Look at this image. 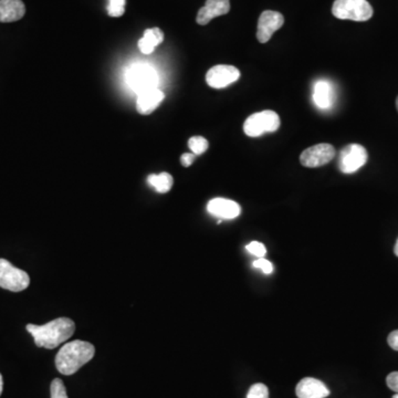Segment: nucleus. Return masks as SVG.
Returning a JSON list of instances; mask_svg holds the SVG:
<instances>
[{
  "label": "nucleus",
  "mask_w": 398,
  "mask_h": 398,
  "mask_svg": "<svg viewBox=\"0 0 398 398\" xmlns=\"http://www.w3.org/2000/svg\"><path fill=\"white\" fill-rule=\"evenodd\" d=\"M26 329L33 335L37 347L52 349L74 335L76 324L69 317H58L44 325L28 324Z\"/></svg>",
  "instance_id": "nucleus-1"
},
{
  "label": "nucleus",
  "mask_w": 398,
  "mask_h": 398,
  "mask_svg": "<svg viewBox=\"0 0 398 398\" xmlns=\"http://www.w3.org/2000/svg\"><path fill=\"white\" fill-rule=\"evenodd\" d=\"M95 354V349L89 342H70L63 345L56 356V367L63 375H72L82 366L89 363Z\"/></svg>",
  "instance_id": "nucleus-2"
},
{
  "label": "nucleus",
  "mask_w": 398,
  "mask_h": 398,
  "mask_svg": "<svg viewBox=\"0 0 398 398\" xmlns=\"http://www.w3.org/2000/svg\"><path fill=\"white\" fill-rule=\"evenodd\" d=\"M373 8L367 0H335L332 14L338 19L367 22L373 16Z\"/></svg>",
  "instance_id": "nucleus-3"
},
{
  "label": "nucleus",
  "mask_w": 398,
  "mask_h": 398,
  "mask_svg": "<svg viewBox=\"0 0 398 398\" xmlns=\"http://www.w3.org/2000/svg\"><path fill=\"white\" fill-rule=\"evenodd\" d=\"M126 81L134 92L138 95L149 90L156 89L158 85V74L153 67L149 65H134L126 74Z\"/></svg>",
  "instance_id": "nucleus-4"
},
{
  "label": "nucleus",
  "mask_w": 398,
  "mask_h": 398,
  "mask_svg": "<svg viewBox=\"0 0 398 398\" xmlns=\"http://www.w3.org/2000/svg\"><path fill=\"white\" fill-rule=\"evenodd\" d=\"M279 128L280 117L274 111L251 114L244 124V133L250 138H257L263 135V133L276 132Z\"/></svg>",
  "instance_id": "nucleus-5"
},
{
  "label": "nucleus",
  "mask_w": 398,
  "mask_h": 398,
  "mask_svg": "<svg viewBox=\"0 0 398 398\" xmlns=\"http://www.w3.org/2000/svg\"><path fill=\"white\" fill-rule=\"evenodd\" d=\"M30 278L26 271L11 265L6 259H0V288L11 292H20L29 287Z\"/></svg>",
  "instance_id": "nucleus-6"
},
{
  "label": "nucleus",
  "mask_w": 398,
  "mask_h": 398,
  "mask_svg": "<svg viewBox=\"0 0 398 398\" xmlns=\"http://www.w3.org/2000/svg\"><path fill=\"white\" fill-rule=\"evenodd\" d=\"M367 152L360 144H349L340 153L339 168L342 173L353 174L367 162Z\"/></svg>",
  "instance_id": "nucleus-7"
},
{
  "label": "nucleus",
  "mask_w": 398,
  "mask_h": 398,
  "mask_svg": "<svg viewBox=\"0 0 398 398\" xmlns=\"http://www.w3.org/2000/svg\"><path fill=\"white\" fill-rule=\"evenodd\" d=\"M335 156V149L331 144H317L301 154L300 163L304 167L315 168L328 164Z\"/></svg>",
  "instance_id": "nucleus-8"
},
{
  "label": "nucleus",
  "mask_w": 398,
  "mask_h": 398,
  "mask_svg": "<svg viewBox=\"0 0 398 398\" xmlns=\"http://www.w3.org/2000/svg\"><path fill=\"white\" fill-rule=\"evenodd\" d=\"M240 71L233 65H219L209 69L206 74V82L214 89H224L233 82L238 81Z\"/></svg>",
  "instance_id": "nucleus-9"
},
{
  "label": "nucleus",
  "mask_w": 398,
  "mask_h": 398,
  "mask_svg": "<svg viewBox=\"0 0 398 398\" xmlns=\"http://www.w3.org/2000/svg\"><path fill=\"white\" fill-rule=\"evenodd\" d=\"M285 24V18L278 11L265 10L258 22L257 39L260 44H267L276 30Z\"/></svg>",
  "instance_id": "nucleus-10"
},
{
  "label": "nucleus",
  "mask_w": 398,
  "mask_h": 398,
  "mask_svg": "<svg viewBox=\"0 0 398 398\" xmlns=\"http://www.w3.org/2000/svg\"><path fill=\"white\" fill-rule=\"evenodd\" d=\"M207 210L219 219H235L241 214L239 204L226 198H214L207 205Z\"/></svg>",
  "instance_id": "nucleus-11"
},
{
  "label": "nucleus",
  "mask_w": 398,
  "mask_h": 398,
  "mask_svg": "<svg viewBox=\"0 0 398 398\" xmlns=\"http://www.w3.org/2000/svg\"><path fill=\"white\" fill-rule=\"evenodd\" d=\"M231 11L229 0H207L203 8L197 14V24L206 26L216 17L224 16Z\"/></svg>",
  "instance_id": "nucleus-12"
},
{
  "label": "nucleus",
  "mask_w": 398,
  "mask_h": 398,
  "mask_svg": "<svg viewBox=\"0 0 398 398\" xmlns=\"http://www.w3.org/2000/svg\"><path fill=\"white\" fill-rule=\"evenodd\" d=\"M295 394L298 398H325L330 395V390L319 379L306 377L297 385Z\"/></svg>",
  "instance_id": "nucleus-13"
},
{
  "label": "nucleus",
  "mask_w": 398,
  "mask_h": 398,
  "mask_svg": "<svg viewBox=\"0 0 398 398\" xmlns=\"http://www.w3.org/2000/svg\"><path fill=\"white\" fill-rule=\"evenodd\" d=\"M164 93L158 88L156 89L149 90L147 92L138 95L136 101V108L140 114L149 115L154 112L158 108L162 101L164 100Z\"/></svg>",
  "instance_id": "nucleus-14"
},
{
  "label": "nucleus",
  "mask_w": 398,
  "mask_h": 398,
  "mask_svg": "<svg viewBox=\"0 0 398 398\" xmlns=\"http://www.w3.org/2000/svg\"><path fill=\"white\" fill-rule=\"evenodd\" d=\"M25 14V3L22 0H0V22H18Z\"/></svg>",
  "instance_id": "nucleus-15"
},
{
  "label": "nucleus",
  "mask_w": 398,
  "mask_h": 398,
  "mask_svg": "<svg viewBox=\"0 0 398 398\" xmlns=\"http://www.w3.org/2000/svg\"><path fill=\"white\" fill-rule=\"evenodd\" d=\"M313 101L317 108L326 110L333 106L334 90L332 84L325 80H320L315 84Z\"/></svg>",
  "instance_id": "nucleus-16"
},
{
  "label": "nucleus",
  "mask_w": 398,
  "mask_h": 398,
  "mask_svg": "<svg viewBox=\"0 0 398 398\" xmlns=\"http://www.w3.org/2000/svg\"><path fill=\"white\" fill-rule=\"evenodd\" d=\"M164 40V33L160 28H151L145 30L143 38L138 41V49L142 53L151 54L154 52L155 48L160 46Z\"/></svg>",
  "instance_id": "nucleus-17"
},
{
  "label": "nucleus",
  "mask_w": 398,
  "mask_h": 398,
  "mask_svg": "<svg viewBox=\"0 0 398 398\" xmlns=\"http://www.w3.org/2000/svg\"><path fill=\"white\" fill-rule=\"evenodd\" d=\"M149 184L160 194H165L169 192L173 186V177L171 174L160 173L158 175H149Z\"/></svg>",
  "instance_id": "nucleus-18"
},
{
  "label": "nucleus",
  "mask_w": 398,
  "mask_h": 398,
  "mask_svg": "<svg viewBox=\"0 0 398 398\" xmlns=\"http://www.w3.org/2000/svg\"><path fill=\"white\" fill-rule=\"evenodd\" d=\"M208 141L203 136H194V138H190V141H188V147H190L192 154H204L208 149Z\"/></svg>",
  "instance_id": "nucleus-19"
},
{
  "label": "nucleus",
  "mask_w": 398,
  "mask_h": 398,
  "mask_svg": "<svg viewBox=\"0 0 398 398\" xmlns=\"http://www.w3.org/2000/svg\"><path fill=\"white\" fill-rule=\"evenodd\" d=\"M108 16L110 17H121L125 13V0H108Z\"/></svg>",
  "instance_id": "nucleus-20"
},
{
  "label": "nucleus",
  "mask_w": 398,
  "mask_h": 398,
  "mask_svg": "<svg viewBox=\"0 0 398 398\" xmlns=\"http://www.w3.org/2000/svg\"><path fill=\"white\" fill-rule=\"evenodd\" d=\"M50 396L51 398H68L67 390L61 379H56L52 381L50 385Z\"/></svg>",
  "instance_id": "nucleus-21"
},
{
  "label": "nucleus",
  "mask_w": 398,
  "mask_h": 398,
  "mask_svg": "<svg viewBox=\"0 0 398 398\" xmlns=\"http://www.w3.org/2000/svg\"><path fill=\"white\" fill-rule=\"evenodd\" d=\"M247 398H269L268 388L261 383L252 385L249 392L247 394Z\"/></svg>",
  "instance_id": "nucleus-22"
},
{
  "label": "nucleus",
  "mask_w": 398,
  "mask_h": 398,
  "mask_svg": "<svg viewBox=\"0 0 398 398\" xmlns=\"http://www.w3.org/2000/svg\"><path fill=\"white\" fill-rule=\"evenodd\" d=\"M246 248L251 255L256 256V257L258 258H263L265 254H267L265 244H261L259 241H252Z\"/></svg>",
  "instance_id": "nucleus-23"
},
{
  "label": "nucleus",
  "mask_w": 398,
  "mask_h": 398,
  "mask_svg": "<svg viewBox=\"0 0 398 398\" xmlns=\"http://www.w3.org/2000/svg\"><path fill=\"white\" fill-rule=\"evenodd\" d=\"M255 268L261 269L265 274H270L274 272V265L270 261L267 260L265 258H259L254 263Z\"/></svg>",
  "instance_id": "nucleus-24"
},
{
  "label": "nucleus",
  "mask_w": 398,
  "mask_h": 398,
  "mask_svg": "<svg viewBox=\"0 0 398 398\" xmlns=\"http://www.w3.org/2000/svg\"><path fill=\"white\" fill-rule=\"evenodd\" d=\"M386 383H388V386L390 388V390L398 394V372H392V373L388 374Z\"/></svg>",
  "instance_id": "nucleus-25"
},
{
  "label": "nucleus",
  "mask_w": 398,
  "mask_h": 398,
  "mask_svg": "<svg viewBox=\"0 0 398 398\" xmlns=\"http://www.w3.org/2000/svg\"><path fill=\"white\" fill-rule=\"evenodd\" d=\"M196 155L192 153H185L181 158V163L184 167H190L192 163L195 162Z\"/></svg>",
  "instance_id": "nucleus-26"
},
{
  "label": "nucleus",
  "mask_w": 398,
  "mask_h": 398,
  "mask_svg": "<svg viewBox=\"0 0 398 398\" xmlns=\"http://www.w3.org/2000/svg\"><path fill=\"white\" fill-rule=\"evenodd\" d=\"M388 345L394 351H398V330L393 331L388 338Z\"/></svg>",
  "instance_id": "nucleus-27"
},
{
  "label": "nucleus",
  "mask_w": 398,
  "mask_h": 398,
  "mask_svg": "<svg viewBox=\"0 0 398 398\" xmlns=\"http://www.w3.org/2000/svg\"><path fill=\"white\" fill-rule=\"evenodd\" d=\"M3 376H1V374H0V395L3 393Z\"/></svg>",
  "instance_id": "nucleus-28"
},
{
  "label": "nucleus",
  "mask_w": 398,
  "mask_h": 398,
  "mask_svg": "<svg viewBox=\"0 0 398 398\" xmlns=\"http://www.w3.org/2000/svg\"><path fill=\"white\" fill-rule=\"evenodd\" d=\"M394 254L398 257V239L396 241L395 247H394Z\"/></svg>",
  "instance_id": "nucleus-29"
},
{
  "label": "nucleus",
  "mask_w": 398,
  "mask_h": 398,
  "mask_svg": "<svg viewBox=\"0 0 398 398\" xmlns=\"http://www.w3.org/2000/svg\"><path fill=\"white\" fill-rule=\"evenodd\" d=\"M396 108H397V111H398V97L397 99H396Z\"/></svg>",
  "instance_id": "nucleus-30"
},
{
  "label": "nucleus",
  "mask_w": 398,
  "mask_h": 398,
  "mask_svg": "<svg viewBox=\"0 0 398 398\" xmlns=\"http://www.w3.org/2000/svg\"><path fill=\"white\" fill-rule=\"evenodd\" d=\"M392 398H398V394H395V395H394Z\"/></svg>",
  "instance_id": "nucleus-31"
}]
</instances>
